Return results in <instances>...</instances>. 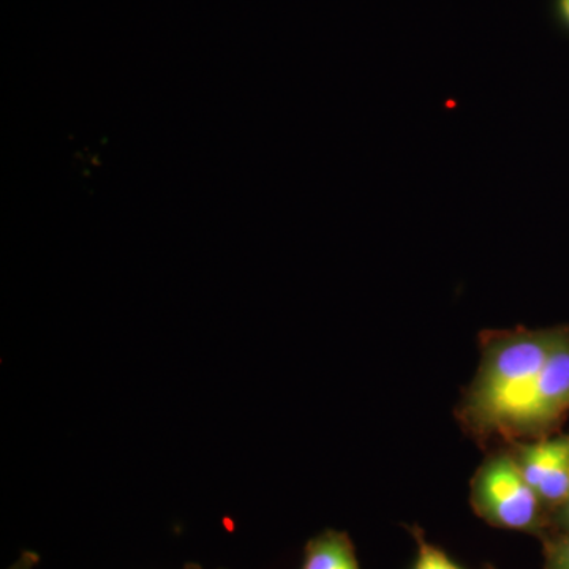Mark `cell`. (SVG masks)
Returning <instances> with one entry per match:
<instances>
[{
	"mask_svg": "<svg viewBox=\"0 0 569 569\" xmlns=\"http://www.w3.org/2000/svg\"><path fill=\"white\" fill-rule=\"evenodd\" d=\"M556 336L557 328L488 329L479 335L481 362L458 408L459 421L478 443L516 440Z\"/></svg>",
	"mask_w": 569,
	"mask_h": 569,
	"instance_id": "6da1fadb",
	"label": "cell"
},
{
	"mask_svg": "<svg viewBox=\"0 0 569 569\" xmlns=\"http://www.w3.org/2000/svg\"><path fill=\"white\" fill-rule=\"evenodd\" d=\"M557 512H559V522L560 526L563 527V531H569V498L567 503H565Z\"/></svg>",
	"mask_w": 569,
	"mask_h": 569,
	"instance_id": "30bf717a",
	"label": "cell"
},
{
	"mask_svg": "<svg viewBox=\"0 0 569 569\" xmlns=\"http://www.w3.org/2000/svg\"><path fill=\"white\" fill-rule=\"evenodd\" d=\"M507 448L546 509L559 511L569 498V436L511 441Z\"/></svg>",
	"mask_w": 569,
	"mask_h": 569,
	"instance_id": "277c9868",
	"label": "cell"
},
{
	"mask_svg": "<svg viewBox=\"0 0 569 569\" xmlns=\"http://www.w3.org/2000/svg\"><path fill=\"white\" fill-rule=\"evenodd\" d=\"M302 569H361L353 541L343 531L326 530L306 546Z\"/></svg>",
	"mask_w": 569,
	"mask_h": 569,
	"instance_id": "5b68a950",
	"label": "cell"
},
{
	"mask_svg": "<svg viewBox=\"0 0 569 569\" xmlns=\"http://www.w3.org/2000/svg\"><path fill=\"white\" fill-rule=\"evenodd\" d=\"M183 569H201V568L198 567V565H187V567Z\"/></svg>",
	"mask_w": 569,
	"mask_h": 569,
	"instance_id": "8fae6325",
	"label": "cell"
},
{
	"mask_svg": "<svg viewBox=\"0 0 569 569\" xmlns=\"http://www.w3.org/2000/svg\"><path fill=\"white\" fill-rule=\"evenodd\" d=\"M411 533H413L418 542V557L417 561H415L413 569H466L456 563L455 560L449 559L447 552H443V550L437 548V546L430 545L425 533H422V530L418 529V527H413Z\"/></svg>",
	"mask_w": 569,
	"mask_h": 569,
	"instance_id": "8992f818",
	"label": "cell"
},
{
	"mask_svg": "<svg viewBox=\"0 0 569 569\" xmlns=\"http://www.w3.org/2000/svg\"><path fill=\"white\" fill-rule=\"evenodd\" d=\"M553 17L560 28L569 32V0H553Z\"/></svg>",
	"mask_w": 569,
	"mask_h": 569,
	"instance_id": "ba28073f",
	"label": "cell"
},
{
	"mask_svg": "<svg viewBox=\"0 0 569 569\" xmlns=\"http://www.w3.org/2000/svg\"><path fill=\"white\" fill-rule=\"evenodd\" d=\"M39 553L32 552V550H24L21 553L20 559L14 561L9 569H33L39 563Z\"/></svg>",
	"mask_w": 569,
	"mask_h": 569,
	"instance_id": "9c48e42d",
	"label": "cell"
},
{
	"mask_svg": "<svg viewBox=\"0 0 569 569\" xmlns=\"http://www.w3.org/2000/svg\"><path fill=\"white\" fill-rule=\"evenodd\" d=\"M475 515L497 529L545 535L549 511L530 488L508 448L490 452L471 479Z\"/></svg>",
	"mask_w": 569,
	"mask_h": 569,
	"instance_id": "7a4b0ae2",
	"label": "cell"
},
{
	"mask_svg": "<svg viewBox=\"0 0 569 569\" xmlns=\"http://www.w3.org/2000/svg\"><path fill=\"white\" fill-rule=\"evenodd\" d=\"M569 415V328H557L556 340L539 376L537 391L516 433V440L548 437Z\"/></svg>",
	"mask_w": 569,
	"mask_h": 569,
	"instance_id": "3957f363",
	"label": "cell"
},
{
	"mask_svg": "<svg viewBox=\"0 0 569 569\" xmlns=\"http://www.w3.org/2000/svg\"><path fill=\"white\" fill-rule=\"evenodd\" d=\"M545 569H569V531L545 538Z\"/></svg>",
	"mask_w": 569,
	"mask_h": 569,
	"instance_id": "52a82bcc",
	"label": "cell"
}]
</instances>
